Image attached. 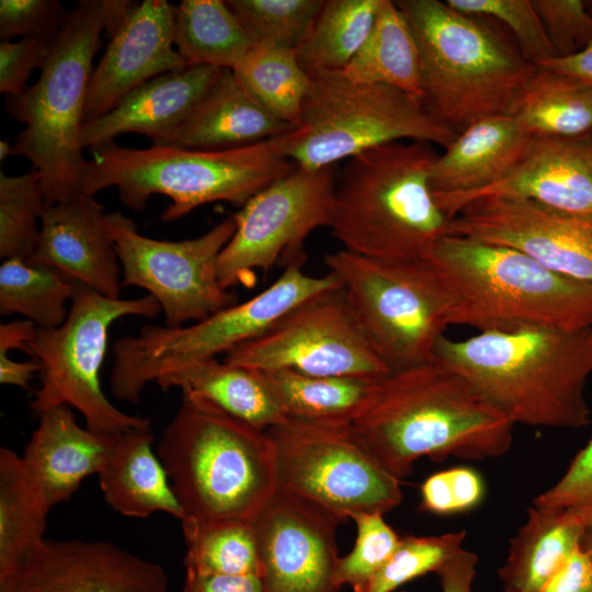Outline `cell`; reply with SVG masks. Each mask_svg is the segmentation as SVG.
I'll list each match as a JSON object with an SVG mask.
<instances>
[{
	"instance_id": "cell-1",
	"label": "cell",
	"mask_w": 592,
	"mask_h": 592,
	"mask_svg": "<svg viewBox=\"0 0 592 592\" xmlns=\"http://www.w3.org/2000/svg\"><path fill=\"white\" fill-rule=\"evenodd\" d=\"M514 425L435 357L377 379L353 421L364 444L399 480L422 457H499L511 446Z\"/></svg>"
},
{
	"instance_id": "cell-2",
	"label": "cell",
	"mask_w": 592,
	"mask_h": 592,
	"mask_svg": "<svg viewBox=\"0 0 592 592\" xmlns=\"http://www.w3.org/2000/svg\"><path fill=\"white\" fill-rule=\"evenodd\" d=\"M434 357L514 424L580 429L591 422L592 327H532L442 335Z\"/></svg>"
},
{
	"instance_id": "cell-3",
	"label": "cell",
	"mask_w": 592,
	"mask_h": 592,
	"mask_svg": "<svg viewBox=\"0 0 592 592\" xmlns=\"http://www.w3.org/2000/svg\"><path fill=\"white\" fill-rule=\"evenodd\" d=\"M423 260L442 292L448 327L480 332L592 327V284L514 249L446 235Z\"/></svg>"
},
{
	"instance_id": "cell-4",
	"label": "cell",
	"mask_w": 592,
	"mask_h": 592,
	"mask_svg": "<svg viewBox=\"0 0 592 592\" xmlns=\"http://www.w3.org/2000/svg\"><path fill=\"white\" fill-rule=\"evenodd\" d=\"M431 144L394 141L346 160L335 179L332 236L342 249L372 259L423 260L448 234L430 171Z\"/></svg>"
},
{
	"instance_id": "cell-5",
	"label": "cell",
	"mask_w": 592,
	"mask_h": 592,
	"mask_svg": "<svg viewBox=\"0 0 592 592\" xmlns=\"http://www.w3.org/2000/svg\"><path fill=\"white\" fill-rule=\"evenodd\" d=\"M157 455L183 510L181 524L252 522L276 491L266 431L182 392Z\"/></svg>"
},
{
	"instance_id": "cell-6",
	"label": "cell",
	"mask_w": 592,
	"mask_h": 592,
	"mask_svg": "<svg viewBox=\"0 0 592 592\" xmlns=\"http://www.w3.org/2000/svg\"><path fill=\"white\" fill-rule=\"evenodd\" d=\"M283 135L221 150L155 144L139 149L105 143L89 149L80 191L94 196L115 187L133 210L144 209L151 195H166L172 203L161 214L163 221L213 202L242 206L294 168L285 156Z\"/></svg>"
},
{
	"instance_id": "cell-7",
	"label": "cell",
	"mask_w": 592,
	"mask_h": 592,
	"mask_svg": "<svg viewBox=\"0 0 592 592\" xmlns=\"http://www.w3.org/2000/svg\"><path fill=\"white\" fill-rule=\"evenodd\" d=\"M395 2L419 47L423 102L457 134L506 114L538 70L494 30L445 1Z\"/></svg>"
},
{
	"instance_id": "cell-8",
	"label": "cell",
	"mask_w": 592,
	"mask_h": 592,
	"mask_svg": "<svg viewBox=\"0 0 592 592\" xmlns=\"http://www.w3.org/2000/svg\"><path fill=\"white\" fill-rule=\"evenodd\" d=\"M103 0H81L55 37L38 79L19 95H5L10 115L25 125L12 156L27 159L41 174L47 205L81 193L88 159L80 144L92 60L105 32Z\"/></svg>"
},
{
	"instance_id": "cell-9",
	"label": "cell",
	"mask_w": 592,
	"mask_h": 592,
	"mask_svg": "<svg viewBox=\"0 0 592 592\" xmlns=\"http://www.w3.org/2000/svg\"><path fill=\"white\" fill-rule=\"evenodd\" d=\"M457 135L418 98L351 80L342 71H320L310 75L299 125L283 140L294 166L314 170L394 141L446 148Z\"/></svg>"
},
{
	"instance_id": "cell-10",
	"label": "cell",
	"mask_w": 592,
	"mask_h": 592,
	"mask_svg": "<svg viewBox=\"0 0 592 592\" xmlns=\"http://www.w3.org/2000/svg\"><path fill=\"white\" fill-rule=\"evenodd\" d=\"M300 265L284 269L269 287L208 318L178 328L147 325L137 335L113 344L111 389L116 399L136 403L144 388L182 364L228 353L269 331L293 309L342 287L332 272L314 276Z\"/></svg>"
},
{
	"instance_id": "cell-11",
	"label": "cell",
	"mask_w": 592,
	"mask_h": 592,
	"mask_svg": "<svg viewBox=\"0 0 592 592\" xmlns=\"http://www.w3.org/2000/svg\"><path fill=\"white\" fill-rule=\"evenodd\" d=\"M161 312L150 295L123 299L103 296L76 282L66 320L55 328H37L27 353L41 365V386L30 408L37 417L68 406L77 409L93 431L118 434L150 428V420L116 408L101 387V368L111 326L126 316L146 318Z\"/></svg>"
},
{
	"instance_id": "cell-12",
	"label": "cell",
	"mask_w": 592,
	"mask_h": 592,
	"mask_svg": "<svg viewBox=\"0 0 592 592\" xmlns=\"http://www.w3.org/2000/svg\"><path fill=\"white\" fill-rule=\"evenodd\" d=\"M323 261L389 372L434 358L448 326L442 292L424 260H378L341 249Z\"/></svg>"
},
{
	"instance_id": "cell-13",
	"label": "cell",
	"mask_w": 592,
	"mask_h": 592,
	"mask_svg": "<svg viewBox=\"0 0 592 592\" xmlns=\"http://www.w3.org/2000/svg\"><path fill=\"white\" fill-rule=\"evenodd\" d=\"M276 490L305 499L342 522L400 504V480L373 455L353 423L285 418L269 428Z\"/></svg>"
},
{
	"instance_id": "cell-14",
	"label": "cell",
	"mask_w": 592,
	"mask_h": 592,
	"mask_svg": "<svg viewBox=\"0 0 592 592\" xmlns=\"http://www.w3.org/2000/svg\"><path fill=\"white\" fill-rule=\"evenodd\" d=\"M334 166L286 174L249 198L231 215L236 229L218 260L220 285L252 286L255 271L303 266L308 236L331 223Z\"/></svg>"
},
{
	"instance_id": "cell-15",
	"label": "cell",
	"mask_w": 592,
	"mask_h": 592,
	"mask_svg": "<svg viewBox=\"0 0 592 592\" xmlns=\"http://www.w3.org/2000/svg\"><path fill=\"white\" fill-rule=\"evenodd\" d=\"M122 267V287L148 292L160 305L166 327L200 322L237 304L236 294L219 282L218 260L236 225L228 217L200 237L168 241L138 232L121 212L104 214Z\"/></svg>"
},
{
	"instance_id": "cell-16",
	"label": "cell",
	"mask_w": 592,
	"mask_h": 592,
	"mask_svg": "<svg viewBox=\"0 0 592 592\" xmlns=\"http://www.w3.org/2000/svg\"><path fill=\"white\" fill-rule=\"evenodd\" d=\"M253 371L286 369L323 377L377 380L389 373L341 288L299 305L264 334L225 354Z\"/></svg>"
},
{
	"instance_id": "cell-17",
	"label": "cell",
	"mask_w": 592,
	"mask_h": 592,
	"mask_svg": "<svg viewBox=\"0 0 592 592\" xmlns=\"http://www.w3.org/2000/svg\"><path fill=\"white\" fill-rule=\"evenodd\" d=\"M447 235L514 249L558 274L592 284V216L487 196L465 204L449 219Z\"/></svg>"
},
{
	"instance_id": "cell-18",
	"label": "cell",
	"mask_w": 592,
	"mask_h": 592,
	"mask_svg": "<svg viewBox=\"0 0 592 592\" xmlns=\"http://www.w3.org/2000/svg\"><path fill=\"white\" fill-rule=\"evenodd\" d=\"M262 592H340L335 539L342 521L276 490L252 520Z\"/></svg>"
},
{
	"instance_id": "cell-19",
	"label": "cell",
	"mask_w": 592,
	"mask_h": 592,
	"mask_svg": "<svg viewBox=\"0 0 592 592\" xmlns=\"http://www.w3.org/2000/svg\"><path fill=\"white\" fill-rule=\"evenodd\" d=\"M153 561L104 540L44 539L0 573V592H166Z\"/></svg>"
},
{
	"instance_id": "cell-20",
	"label": "cell",
	"mask_w": 592,
	"mask_h": 592,
	"mask_svg": "<svg viewBox=\"0 0 592 592\" xmlns=\"http://www.w3.org/2000/svg\"><path fill=\"white\" fill-rule=\"evenodd\" d=\"M174 12L166 0L134 4L92 71L84 123L113 110L145 82L187 66L173 42Z\"/></svg>"
},
{
	"instance_id": "cell-21",
	"label": "cell",
	"mask_w": 592,
	"mask_h": 592,
	"mask_svg": "<svg viewBox=\"0 0 592 592\" xmlns=\"http://www.w3.org/2000/svg\"><path fill=\"white\" fill-rule=\"evenodd\" d=\"M451 219L465 204L502 196L533 201L557 210L592 216V136H533L515 168L500 181L469 193H433Z\"/></svg>"
},
{
	"instance_id": "cell-22",
	"label": "cell",
	"mask_w": 592,
	"mask_h": 592,
	"mask_svg": "<svg viewBox=\"0 0 592 592\" xmlns=\"http://www.w3.org/2000/svg\"><path fill=\"white\" fill-rule=\"evenodd\" d=\"M104 214V206L83 193L46 204L38 242L29 260L52 266L103 296L119 298L122 269Z\"/></svg>"
},
{
	"instance_id": "cell-23",
	"label": "cell",
	"mask_w": 592,
	"mask_h": 592,
	"mask_svg": "<svg viewBox=\"0 0 592 592\" xmlns=\"http://www.w3.org/2000/svg\"><path fill=\"white\" fill-rule=\"evenodd\" d=\"M221 71L214 66L192 65L145 82L113 110L83 124L81 147L114 141L124 133H138L155 145H167Z\"/></svg>"
},
{
	"instance_id": "cell-24",
	"label": "cell",
	"mask_w": 592,
	"mask_h": 592,
	"mask_svg": "<svg viewBox=\"0 0 592 592\" xmlns=\"http://www.w3.org/2000/svg\"><path fill=\"white\" fill-rule=\"evenodd\" d=\"M38 418L21 460L50 510L69 500L84 478L103 469L117 434L81 426L68 406L50 408Z\"/></svg>"
},
{
	"instance_id": "cell-25",
	"label": "cell",
	"mask_w": 592,
	"mask_h": 592,
	"mask_svg": "<svg viewBox=\"0 0 592 592\" xmlns=\"http://www.w3.org/2000/svg\"><path fill=\"white\" fill-rule=\"evenodd\" d=\"M532 138L508 114L473 123L436 157L430 171L432 192L464 194L500 181L522 159Z\"/></svg>"
},
{
	"instance_id": "cell-26",
	"label": "cell",
	"mask_w": 592,
	"mask_h": 592,
	"mask_svg": "<svg viewBox=\"0 0 592 592\" xmlns=\"http://www.w3.org/2000/svg\"><path fill=\"white\" fill-rule=\"evenodd\" d=\"M263 109L232 70L223 69L167 145L221 150L251 145L293 130Z\"/></svg>"
},
{
	"instance_id": "cell-27",
	"label": "cell",
	"mask_w": 592,
	"mask_h": 592,
	"mask_svg": "<svg viewBox=\"0 0 592 592\" xmlns=\"http://www.w3.org/2000/svg\"><path fill=\"white\" fill-rule=\"evenodd\" d=\"M152 442L150 428L117 434L98 474L101 491L106 503L124 516L144 519L164 512L182 522L183 510Z\"/></svg>"
},
{
	"instance_id": "cell-28",
	"label": "cell",
	"mask_w": 592,
	"mask_h": 592,
	"mask_svg": "<svg viewBox=\"0 0 592 592\" xmlns=\"http://www.w3.org/2000/svg\"><path fill=\"white\" fill-rule=\"evenodd\" d=\"M156 383L163 390L177 387L205 399L263 431L285 419L257 371L219 362L216 357L189 361L163 374Z\"/></svg>"
},
{
	"instance_id": "cell-29",
	"label": "cell",
	"mask_w": 592,
	"mask_h": 592,
	"mask_svg": "<svg viewBox=\"0 0 592 592\" xmlns=\"http://www.w3.org/2000/svg\"><path fill=\"white\" fill-rule=\"evenodd\" d=\"M585 526L565 510L532 505L525 523L510 540L498 570L504 589L540 592L549 578L580 546Z\"/></svg>"
},
{
	"instance_id": "cell-30",
	"label": "cell",
	"mask_w": 592,
	"mask_h": 592,
	"mask_svg": "<svg viewBox=\"0 0 592 592\" xmlns=\"http://www.w3.org/2000/svg\"><path fill=\"white\" fill-rule=\"evenodd\" d=\"M342 72L351 80L388 86L423 101L419 47L395 1L382 0L367 38Z\"/></svg>"
},
{
	"instance_id": "cell-31",
	"label": "cell",
	"mask_w": 592,
	"mask_h": 592,
	"mask_svg": "<svg viewBox=\"0 0 592 592\" xmlns=\"http://www.w3.org/2000/svg\"><path fill=\"white\" fill-rule=\"evenodd\" d=\"M506 114L531 136H584L592 132V86L538 68Z\"/></svg>"
},
{
	"instance_id": "cell-32",
	"label": "cell",
	"mask_w": 592,
	"mask_h": 592,
	"mask_svg": "<svg viewBox=\"0 0 592 592\" xmlns=\"http://www.w3.org/2000/svg\"><path fill=\"white\" fill-rule=\"evenodd\" d=\"M257 372L285 418L326 423H353L366 407L376 382L286 369Z\"/></svg>"
},
{
	"instance_id": "cell-33",
	"label": "cell",
	"mask_w": 592,
	"mask_h": 592,
	"mask_svg": "<svg viewBox=\"0 0 592 592\" xmlns=\"http://www.w3.org/2000/svg\"><path fill=\"white\" fill-rule=\"evenodd\" d=\"M173 42L187 66L235 70L254 44L223 0H183L175 5Z\"/></svg>"
},
{
	"instance_id": "cell-34",
	"label": "cell",
	"mask_w": 592,
	"mask_h": 592,
	"mask_svg": "<svg viewBox=\"0 0 592 592\" xmlns=\"http://www.w3.org/2000/svg\"><path fill=\"white\" fill-rule=\"evenodd\" d=\"M232 72L247 92L274 117L294 128L299 125L310 76L301 67L297 49L254 45Z\"/></svg>"
},
{
	"instance_id": "cell-35",
	"label": "cell",
	"mask_w": 592,
	"mask_h": 592,
	"mask_svg": "<svg viewBox=\"0 0 592 592\" xmlns=\"http://www.w3.org/2000/svg\"><path fill=\"white\" fill-rule=\"evenodd\" d=\"M382 0H326L298 60L310 76L342 71L360 50L376 19Z\"/></svg>"
},
{
	"instance_id": "cell-36",
	"label": "cell",
	"mask_w": 592,
	"mask_h": 592,
	"mask_svg": "<svg viewBox=\"0 0 592 592\" xmlns=\"http://www.w3.org/2000/svg\"><path fill=\"white\" fill-rule=\"evenodd\" d=\"M49 509L32 485L21 456L0 448V573L42 543Z\"/></svg>"
},
{
	"instance_id": "cell-37",
	"label": "cell",
	"mask_w": 592,
	"mask_h": 592,
	"mask_svg": "<svg viewBox=\"0 0 592 592\" xmlns=\"http://www.w3.org/2000/svg\"><path fill=\"white\" fill-rule=\"evenodd\" d=\"M76 282L60 271L29 259H5L0 265V314H19L38 328L60 326L69 312Z\"/></svg>"
},
{
	"instance_id": "cell-38",
	"label": "cell",
	"mask_w": 592,
	"mask_h": 592,
	"mask_svg": "<svg viewBox=\"0 0 592 592\" xmlns=\"http://www.w3.org/2000/svg\"><path fill=\"white\" fill-rule=\"evenodd\" d=\"M186 571L229 576L259 574L260 561L251 522L182 524Z\"/></svg>"
},
{
	"instance_id": "cell-39",
	"label": "cell",
	"mask_w": 592,
	"mask_h": 592,
	"mask_svg": "<svg viewBox=\"0 0 592 592\" xmlns=\"http://www.w3.org/2000/svg\"><path fill=\"white\" fill-rule=\"evenodd\" d=\"M39 172H0V257L30 259L35 252L46 205Z\"/></svg>"
},
{
	"instance_id": "cell-40",
	"label": "cell",
	"mask_w": 592,
	"mask_h": 592,
	"mask_svg": "<svg viewBox=\"0 0 592 592\" xmlns=\"http://www.w3.org/2000/svg\"><path fill=\"white\" fill-rule=\"evenodd\" d=\"M254 45L298 49L308 38L325 0H227Z\"/></svg>"
},
{
	"instance_id": "cell-41",
	"label": "cell",
	"mask_w": 592,
	"mask_h": 592,
	"mask_svg": "<svg viewBox=\"0 0 592 592\" xmlns=\"http://www.w3.org/2000/svg\"><path fill=\"white\" fill-rule=\"evenodd\" d=\"M465 538V531L401 536L397 549L373 577L365 592H394L418 577L437 573L464 548Z\"/></svg>"
},
{
	"instance_id": "cell-42",
	"label": "cell",
	"mask_w": 592,
	"mask_h": 592,
	"mask_svg": "<svg viewBox=\"0 0 592 592\" xmlns=\"http://www.w3.org/2000/svg\"><path fill=\"white\" fill-rule=\"evenodd\" d=\"M356 539L352 550L340 557L337 580L353 592H365L368 583L397 549L401 536L385 521L384 514L364 512L352 517Z\"/></svg>"
},
{
	"instance_id": "cell-43",
	"label": "cell",
	"mask_w": 592,
	"mask_h": 592,
	"mask_svg": "<svg viewBox=\"0 0 592 592\" xmlns=\"http://www.w3.org/2000/svg\"><path fill=\"white\" fill-rule=\"evenodd\" d=\"M468 15H487L504 23L515 35L523 55L535 65L558 56L533 0H446Z\"/></svg>"
},
{
	"instance_id": "cell-44",
	"label": "cell",
	"mask_w": 592,
	"mask_h": 592,
	"mask_svg": "<svg viewBox=\"0 0 592 592\" xmlns=\"http://www.w3.org/2000/svg\"><path fill=\"white\" fill-rule=\"evenodd\" d=\"M486 488L470 467H454L428 477L421 486V508L437 515L462 513L478 506Z\"/></svg>"
},
{
	"instance_id": "cell-45",
	"label": "cell",
	"mask_w": 592,
	"mask_h": 592,
	"mask_svg": "<svg viewBox=\"0 0 592 592\" xmlns=\"http://www.w3.org/2000/svg\"><path fill=\"white\" fill-rule=\"evenodd\" d=\"M533 505L565 510L592 527V436L561 478L533 500Z\"/></svg>"
},
{
	"instance_id": "cell-46",
	"label": "cell",
	"mask_w": 592,
	"mask_h": 592,
	"mask_svg": "<svg viewBox=\"0 0 592 592\" xmlns=\"http://www.w3.org/2000/svg\"><path fill=\"white\" fill-rule=\"evenodd\" d=\"M558 56L572 55L592 42V12L581 0H533Z\"/></svg>"
},
{
	"instance_id": "cell-47",
	"label": "cell",
	"mask_w": 592,
	"mask_h": 592,
	"mask_svg": "<svg viewBox=\"0 0 592 592\" xmlns=\"http://www.w3.org/2000/svg\"><path fill=\"white\" fill-rule=\"evenodd\" d=\"M67 13L57 0H1V41L16 36H56Z\"/></svg>"
},
{
	"instance_id": "cell-48",
	"label": "cell",
	"mask_w": 592,
	"mask_h": 592,
	"mask_svg": "<svg viewBox=\"0 0 592 592\" xmlns=\"http://www.w3.org/2000/svg\"><path fill=\"white\" fill-rule=\"evenodd\" d=\"M56 36H32L20 41L0 42V92L22 94L30 87L31 73L42 69Z\"/></svg>"
},
{
	"instance_id": "cell-49",
	"label": "cell",
	"mask_w": 592,
	"mask_h": 592,
	"mask_svg": "<svg viewBox=\"0 0 592 592\" xmlns=\"http://www.w3.org/2000/svg\"><path fill=\"white\" fill-rule=\"evenodd\" d=\"M540 592H592V556L581 545L549 578Z\"/></svg>"
},
{
	"instance_id": "cell-50",
	"label": "cell",
	"mask_w": 592,
	"mask_h": 592,
	"mask_svg": "<svg viewBox=\"0 0 592 592\" xmlns=\"http://www.w3.org/2000/svg\"><path fill=\"white\" fill-rule=\"evenodd\" d=\"M183 592H262L259 574L229 576L186 571Z\"/></svg>"
},
{
	"instance_id": "cell-51",
	"label": "cell",
	"mask_w": 592,
	"mask_h": 592,
	"mask_svg": "<svg viewBox=\"0 0 592 592\" xmlns=\"http://www.w3.org/2000/svg\"><path fill=\"white\" fill-rule=\"evenodd\" d=\"M477 555L463 548L439 572L442 592H474ZM503 592H511L503 590Z\"/></svg>"
},
{
	"instance_id": "cell-52",
	"label": "cell",
	"mask_w": 592,
	"mask_h": 592,
	"mask_svg": "<svg viewBox=\"0 0 592 592\" xmlns=\"http://www.w3.org/2000/svg\"><path fill=\"white\" fill-rule=\"evenodd\" d=\"M536 66L592 86V42L572 55L555 56Z\"/></svg>"
},
{
	"instance_id": "cell-53",
	"label": "cell",
	"mask_w": 592,
	"mask_h": 592,
	"mask_svg": "<svg viewBox=\"0 0 592 592\" xmlns=\"http://www.w3.org/2000/svg\"><path fill=\"white\" fill-rule=\"evenodd\" d=\"M37 328L27 319L2 323L0 326V354H8L10 350L27 353L29 344L34 339Z\"/></svg>"
},
{
	"instance_id": "cell-54",
	"label": "cell",
	"mask_w": 592,
	"mask_h": 592,
	"mask_svg": "<svg viewBox=\"0 0 592 592\" xmlns=\"http://www.w3.org/2000/svg\"><path fill=\"white\" fill-rule=\"evenodd\" d=\"M39 363L31 358L25 362L11 360L8 354H0V383L27 388L35 374H39Z\"/></svg>"
},
{
	"instance_id": "cell-55",
	"label": "cell",
	"mask_w": 592,
	"mask_h": 592,
	"mask_svg": "<svg viewBox=\"0 0 592 592\" xmlns=\"http://www.w3.org/2000/svg\"><path fill=\"white\" fill-rule=\"evenodd\" d=\"M580 545L592 556V527H588L584 530Z\"/></svg>"
},
{
	"instance_id": "cell-56",
	"label": "cell",
	"mask_w": 592,
	"mask_h": 592,
	"mask_svg": "<svg viewBox=\"0 0 592 592\" xmlns=\"http://www.w3.org/2000/svg\"><path fill=\"white\" fill-rule=\"evenodd\" d=\"M13 145L8 140L0 141V160L4 161L9 156H12Z\"/></svg>"
}]
</instances>
